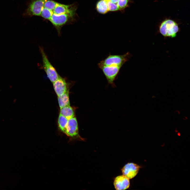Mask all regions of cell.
<instances>
[{
  "instance_id": "obj_9",
  "label": "cell",
  "mask_w": 190,
  "mask_h": 190,
  "mask_svg": "<svg viewBox=\"0 0 190 190\" xmlns=\"http://www.w3.org/2000/svg\"><path fill=\"white\" fill-rule=\"evenodd\" d=\"M114 185L116 190L126 189L130 186L129 179L123 175L118 176L114 179Z\"/></svg>"
},
{
  "instance_id": "obj_13",
  "label": "cell",
  "mask_w": 190,
  "mask_h": 190,
  "mask_svg": "<svg viewBox=\"0 0 190 190\" xmlns=\"http://www.w3.org/2000/svg\"><path fill=\"white\" fill-rule=\"evenodd\" d=\"M96 9L98 12L101 14H105L108 12L104 0H99L97 2Z\"/></svg>"
},
{
  "instance_id": "obj_14",
  "label": "cell",
  "mask_w": 190,
  "mask_h": 190,
  "mask_svg": "<svg viewBox=\"0 0 190 190\" xmlns=\"http://www.w3.org/2000/svg\"><path fill=\"white\" fill-rule=\"evenodd\" d=\"M129 0H119L118 3L119 11H124L129 4Z\"/></svg>"
},
{
  "instance_id": "obj_1",
  "label": "cell",
  "mask_w": 190,
  "mask_h": 190,
  "mask_svg": "<svg viewBox=\"0 0 190 190\" xmlns=\"http://www.w3.org/2000/svg\"><path fill=\"white\" fill-rule=\"evenodd\" d=\"M179 30L178 23L175 21L170 19H165L163 21L159 28V32L165 37H175Z\"/></svg>"
},
{
  "instance_id": "obj_3",
  "label": "cell",
  "mask_w": 190,
  "mask_h": 190,
  "mask_svg": "<svg viewBox=\"0 0 190 190\" xmlns=\"http://www.w3.org/2000/svg\"><path fill=\"white\" fill-rule=\"evenodd\" d=\"M131 55L127 52L120 55L109 54L104 59L100 61L98 65H116L122 67L125 63L130 58Z\"/></svg>"
},
{
  "instance_id": "obj_6",
  "label": "cell",
  "mask_w": 190,
  "mask_h": 190,
  "mask_svg": "<svg viewBox=\"0 0 190 190\" xmlns=\"http://www.w3.org/2000/svg\"><path fill=\"white\" fill-rule=\"evenodd\" d=\"M45 0H33L30 3L24 13L29 16H40Z\"/></svg>"
},
{
  "instance_id": "obj_10",
  "label": "cell",
  "mask_w": 190,
  "mask_h": 190,
  "mask_svg": "<svg viewBox=\"0 0 190 190\" xmlns=\"http://www.w3.org/2000/svg\"><path fill=\"white\" fill-rule=\"evenodd\" d=\"M60 109V114L64 116L68 120L75 117L74 110L70 105Z\"/></svg>"
},
{
  "instance_id": "obj_12",
  "label": "cell",
  "mask_w": 190,
  "mask_h": 190,
  "mask_svg": "<svg viewBox=\"0 0 190 190\" xmlns=\"http://www.w3.org/2000/svg\"><path fill=\"white\" fill-rule=\"evenodd\" d=\"M68 121L67 118L60 114L58 120V127L60 130L64 134L65 133Z\"/></svg>"
},
{
  "instance_id": "obj_7",
  "label": "cell",
  "mask_w": 190,
  "mask_h": 190,
  "mask_svg": "<svg viewBox=\"0 0 190 190\" xmlns=\"http://www.w3.org/2000/svg\"><path fill=\"white\" fill-rule=\"evenodd\" d=\"M138 165L133 163H128L122 169L123 175L129 179L135 177L137 174L140 168Z\"/></svg>"
},
{
  "instance_id": "obj_8",
  "label": "cell",
  "mask_w": 190,
  "mask_h": 190,
  "mask_svg": "<svg viewBox=\"0 0 190 190\" xmlns=\"http://www.w3.org/2000/svg\"><path fill=\"white\" fill-rule=\"evenodd\" d=\"M53 83L54 90L58 96L68 91L69 84L65 78L60 76Z\"/></svg>"
},
{
  "instance_id": "obj_2",
  "label": "cell",
  "mask_w": 190,
  "mask_h": 190,
  "mask_svg": "<svg viewBox=\"0 0 190 190\" xmlns=\"http://www.w3.org/2000/svg\"><path fill=\"white\" fill-rule=\"evenodd\" d=\"M39 50L42 58V69L48 78L53 83L57 80L60 76L49 61L42 47H40Z\"/></svg>"
},
{
  "instance_id": "obj_5",
  "label": "cell",
  "mask_w": 190,
  "mask_h": 190,
  "mask_svg": "<svg viewBox=\"0 0 190 190\" xmlns=\"http://www.w3.org/2000/svg\"><path fill=\"white\" fill-rule=\"evenodd\" d=\"M105 75L108 83L112 87L116 86L114 81L117 77L121 67L116 65H98Z\"/></svg>"
},
{
  "instance_id": "obj_11",
  "label": "cell",
  "mask_w": 190,
  "mask_h": 190,
  "mask_svg": "<svg viewBox=\"0 0 190 190\" xmlns=\"http://www.w3.org/2000/svg\"><path fill=\"white\" fill-rule=\"evenodd\" d=\"M58 100L60 108L70 106L68 91L58 96Z\"/></svg>"
},
{
  "instance_id": "obj_4",
  "label": "cell",
  "mask_w": 190,
  "mask_h": 190,
  "mask_svg": "<svg viewBox=\"0 0 190 190\" xmlns=\"http://www.w3.org/2000/svg\"><path fill=\"white\" fill-rule=\"evenodd\" d=\"M65 134L69 137L70 141L85 140L79 134L78 122L75 117L68 120Z\"/></svg>"
}]
</instances>
